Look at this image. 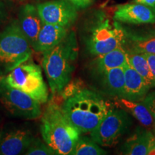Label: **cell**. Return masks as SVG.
<instances>
[{"label": "cell", "mask_w": 155, "mask_h": 155, "mask_svg": "<svg viewBox=\"0 0 155 155\" xmlns=\"http://www.w3.org/2000/svg\"><path fill=\"white\" fill-rule=\"evenodd\" d=\"M127 63L126 51L122 47H119L104 55L96 56L91 66L93 73L101 76L114 68L123 67Z\"/></svg>", "instance_id": "e0dca14e"}, {"label": "cell", "mask_w": 155, "mask_h": 155, "mask_svg": "<svg viewBox=\"0 0 155 155\" xmlns=\"http://www.w3.org/2000/svg\"><path fill=\"white\" fill-rule=\"evenodd\" d=\"M116 21L129 24L155 23V8L139 3L120 5L114 15Z\"/></svg>", "instance_id": "30bf717a"}, {"label": "cell", "mask_w": 155, "mask_h": 155, "mask_svg": "<svg viewBox=\"0 0 155 155\" xmlns=\"http://www.w3.org/2000/svg\"><path fill=\"white\" fill-rule=\"evenodd\" d=\"M76 8L84 9L91 5L93 0H68Z\"/></svg>", "instance_id": "d4e9b609"}, {"label": "cell", "mask_w": 155, "mask_h": 155, "mask_svg": "<svg viewBox=\"0 0 155 155\" xmlns=\"http://www.w3.org/2000/svg\"><path fill=\"white\" fill-rule=\"evenodd\" d=\"M124 33L122 48L125 51L155 54V30L135 31L121 26Z\"/></svg>", "instance_id": "8fae6325"}, {"label": "cell", "mask_w": 155, "mask_h": 155, "mask_svg": "<svg viewBox=\"0 0 155 155\" xmlns=\"http://www.w3.org/2000/svg\"><path fill=\"white\" fill-rule=\"evenodd\" d=\"M7 13L6 11V7L5 4L0 2V25L6 19Z\"/></svg>", "instance_id": "484cf974"}, {"label": "cell", "mask_w": 155, "mask_h": 155, "mask_svg": "<svg viewBox=\"0 0 155 155\" xmlns=\"http://www.w3.org/2000/svg\"><path fill=\"white\" fill-rule=\"evenodd\" d=\"M29 129H12L4 134L0 144V154L17 155L26 152L34 139Z\"/></svg>", "instance_id": "7c38bea8"}, {"label": "cell", "mask_w": 155, "mask_h": 155, "mask_svg": "<svg viewBox=\"0 0 155 155\" xmlns=\"http://www.w3.org/2000/svg\"><path fill=\"white\" fill-rule=\"evenodd\" d=\"M142 102L150 110L155 123V90L149 92Z\"/></svg>", "instance_id": "603a6c76"}, {"label": "cell", "mask_w": 155, "mask_h": 155, "mask_svg": "<svg viewBox=\"0 0 155 155\" xmlns=\"http://www.w3.org/2000/svg\"><path fill=\"white\" fill-rule=\"evenodd\" d=\"M2 135H3V131L2 130H0V144H1L2 138Z\"/></svg>", "instance_id": "83f0119b"}, {"label": "cell", "mask_w": 155, "mask_h": 155, "mask_svg": "<svg viewBox=\"0 0 155 155\" xmlns=\"http://www.w3.org/2000/svg\"><path fill=\"white\" fill-rule=\"evenodd\" d=\"M147 62H148L150 68L152 73L153 82H154V88H155V54L144 53Z\"/></svg>", "instance_id": "cb8c5ba5"}, {"label": "cell", "mask_w": 155, "mask_h": 155, "mask_svg": "<svg viewBox=\"0 0 155 155\" xmlns=\"http://www.w3.org/2000/svg\"><path fill=\"white\" fill-rule=\"evenodd\" d=\"M27 155H55V152L44 140L34 138L30 147L26 150Z\"/></svg>", "instance_id": "7402d4cb"}, {"label": "cell", "mask_w": 155, "mask_h": 155, "mask_svg": "<svg viewBox=\"0 0 155 155\" xmlns=\"http://www.w3.org/2000/svg\"><path fill=\"white\" fill-rule=\"evenodd\" d=\"M104 91L114 98H122L124 91V71L123 67L112 68L100 76Z\"/></svg>", "instance_id": "ac0fdd59"}, {"label": "cell", "mask_w": 155, "mask_h": 155, "mask_svg": "<svg viewBox=\"0 0 155 155\" xmlns=\"http://www.w3.org/2000/svg\"><path fill=\"white\" fill-rule=\"evenodd\" d=\"M18 22L31 47L33 48L43 25L37 7L31 4L22 6L19 13Z\"/></svg>", "instance_id": "5bb4252c"}, {"label": "cell", "mask_w": 155, "mask_h": 155, "mask_svg": "<svg viewBox=\"0 0 155 155\" xmlns=\"http://www.w3.org/2000/svg\"><path fill=\"white\" fill-rule=\"evenodd\" d=\"M123 68L125 83L122 98L131 101L141 102L152 88L128 62Z\"/></svg>", "instance_id": "4fadbf2b"}, {"label": "cell", "mask_w": 155, "mask_h": 155, "mask_svg": "<svg viewBox=\"0 0 155 155\" xmlns=\"http://www.w3.org/2000/svg\"><path fill=\"white\" fill-rule=\"evenodd\" d=\"M155 147V135L152 131L138 127L122 145L121 152L127 155H147Z\"/></svg>", "instance_id": "9a60e30c"}, {"label": "cell", "mask_w": 155, "mask_h": 155, "mask_svg": "<svg viewBox=\"0 0 155 155\" xmlns=\"http://www.w3.org/2000/svg\"><path fill=\"white\" fill-rule=\"evenodd\" d=\"M68 29L60 25L43 23L32 49L37 53H42L50 50L67 36Z\"/></svg>", "instance_id": "2e32d148"}, {"label": "cell", "mask_w": 155, "mask_h": 155, "mask_svg": "<svg viewBox=\"0 0 155 155\" xmlns=\"http://www.w3.org/2000/svg\"><path fill=\"white\" fill-rule=\"evenodd\" d=\"M91 138L80 136L70 155H104L107 154Z\"/></svg>", "instance_id": "44dd1931"}, {"label": "cell", "mask_w": 155, "mask_h": 155, "mask_svg": "<svg viewBox=\"0 0 155 155\" xmlns=\"http://www.w3.org/2000/svg\"><path fill=\"white\" fill-rule=\"evenodd\" d=\"M43 23L69 28L78 17L77 8L68 0H51L37 5Z\"/></svg>", "instance_id": "9c48e42d"}, {"label": "cell", "mask_w": 155, "mask_h": 155, "mask_svg": "<svg viewBox=\"0 0 155 155\" xmlns=\"http://www.w3.org/2000/svg\"><path fill=\"white\" fill-rule=\"evenodd\" d=\"M42 65L53 95L60 94L71 82L78 55L75 33L68 32L62 41L45 52Z\"/></svg>", "instance_id": "7a4b0ae2"}, {"label": "cell", "mask_w": 155, "mask_h": 155, "mask_svg": "<svg viewBox=\"0 0 155 155\" xmlns=\"http://www.w3.org/2000/svg\"><path fill=\"white\" fill-rule=\"evenodd\" d=\"M64 115L81 134L91 133L109 111L110 106L100 94L70 82L63 91Z\"/></svg>", "instance_id": "6da1fadb"}, {"label": "cell", "mask_w": 155, "mask_h": 155, "mask_svg": "<svg viewBox=\"0 0 155 155\" xmlns=\"http://www.w3.org/2000/svg\"><path fill=\"white\" fill-rule=\"evenodd\" d=\"M2 78L9 86L22 91L41 104L48 102V86L42 76L41 67L35 63L29 60Z\"/></svg>", "instance_id": "8992f818"}, {"label": "cell", "mask_w": 155, "mask_h": 155, "mask_svg": "<svg viewBox=\"0 0 155 155\" xmlns=\"http://www.w3.org/2000/svg\"><path fill=\"white\" fill-rule=\"evenodd\" d=\"M124 33L121 25H113L104 14L98 13L86 27L83 36L86 49L91 55H104L119 47H122Z\"/></svg>", "instance_id": "277c9868"}, {"label": "cell", "mask_w": 155, "mask_h": 155, "mask_svg": "<svg viewBox=\"0 0 155 155\" xmlns=\"http://www.w3.org/2000/svg\"><path fill=\"white\" fill-rule=\"evenodd\" d=\"M154 135H155V134H154Z\"/></svg>", "instance_id": "f1b7e54d"}, {"label": "cell", "mask_w": 155, "mask_h": 155, "mask_svg": "<svg viewBox=\"0 0 155 155\" xmlns=\"http://www.w3.org/2000/svg\"><path fill=\"white\" fill-rule=\"evenodd\" d=\"M133 120L123 108L110 109L100 124L91 132V138L103 147H111L129 131Z\"/></svg>", "instance_id": "52a82bcc"}, {"label": "cell", "mask_w": 155, "mask_h": 155, "mask_svg": "<svg viewBox=\"0 0 155 155\" xmlns=\"http://www.w3.org/2000/svg\"><path fill=\"white\" fill-rule=\"evenodd\" d=\"M116 99L121 108L130 113L144 127L155 129V123L152 114L142 101H131L123 98H118Z\"/></svg>", "instance_id": "d6986e66"}, {"label": "cell", "mask_w": 155, "mask_h": 155, "mask_svg": "<svg viewBox=\"0 0 155 155\" xmlns=\"http://www.w3.org/2000/svg\"><path fill=\"white\" fill-rule=\"evenodd\" d=\"M32 54L28 38L18 21H14L0 32V65L9 72L30 59Z\"/></svg>", "instance_id": "5b68a950"}, {"label": "cell", "mask_w": 155, "mask_h": 155, "mask_svg": "<svg viewBox=\"0 0 155 155\" xmlns=\"http://www.w3.org/2000/svg\"><path fill=\"white\" fill-rule=\"evenodd\" d=\"M0 101L7 111L16 117L38 119L42 112L41 104L19 89L7 84L0 77Z\"/></svg>", "instance_id": "ba28073f"}, {"label": "cell", "mask_w": 155, "mask_h": 155, "mask_svg": "<svg viewBox=\"0 0 155 155\" xmlns=\"http://www.w3.org/2000/svg\"><path fill=\"white\" fill-rule=\"evenodd\" d=\"M40 118V132L46 144L55 154H71L81 134L67 119L61 106L50 101Z\"/></svg>", "instance_id": "3957f363"}, {"label": "cell", "mask_w": 155, "mask_h": 155, "mask_svg": "<svg viewBox=\"0 0 155 155\" xmlns=\"http://www.w3.org/2000/svg\"><path fill=\"white\" fill-rule=\"evenodd\" d=\"M133 2L142 4V5L155 8V0H133Z\"/></svg>", "instance_id": "4316f807"}, {"label": "cell", "mask_w": 155, "mask_h": 155, "mask_svg": "<svg viewBox=\"0 0 155 155\" xmlns=\"http://www.w3.org/2000/svg\"><path fill=\"white\" fill-rule=\"evenodd\" d=\"M127 62L134 69L141 75L151 88H154V82L148 62L144 53L127 50Z\"/></svg>", "instance_id": "ffe728a7"}]
</instances>
